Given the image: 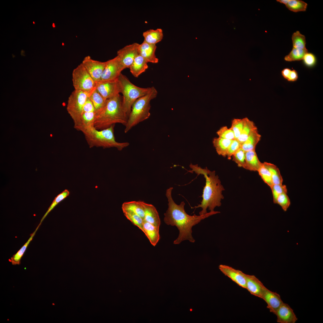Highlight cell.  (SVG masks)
Segmentation results:
<instances>
[{
	"mask_svg": "<svg viewBox=\"0 0 323 323\" xmlns=\"http://www.w3.org/2000/svg\"><path fill=\"white\" fill-rule=\"evenodd\" d=\"M263 164L270 173L273 185L283 184V180L279 168L270 163L264 162Z\"/></svg>",
	"mask_w": 323,
	"mask_h": 323,
	"instance_id": "obj_27",
	"label": "cell"
},
{
	"mask_svg": "<svg viewBox=\"0 0 323 323\" xmlns=\"http://www.w3.org/2000/svg\"><path fill=\"white\" fill-rule=\"evenodd\" d=\"M231 158L238 167L246 170L245 152L243 149L240 148L232 156Z\"/></svg>",
	"mask_w": 323,
	"mask_h": 323,
	"instance_id": "obj_37",
	"label": "cell"
},
{
	"mask_svg": "<svg viewBox=\"0 0 323 323\" xmlns=\"http://www.w3.org/2000/svg\"><path fill=\"white\" fill-rule=\"evenodd\" d=\"M144 41L149 44L156 45L161 41L163 37L162 30L160 28L156 30L149 29L143 33Z\"/></svg>",
	"mask_w": 323,
	"mask_h": 323,
	"instance_id": "obj_23",
	"label": "cell"
},
{
	"mask_svg": "<svg viewBox=\"0 0 323 323\" xmlns=\"http://www.w3.org/2000/svg\"><path fill=\"white\" fill-rule=\"evenodd\" d=\"M220 271L225 275L241 287L246 288L245 273L229 266L220 264L219 266Z\"/></svg>",
	"mask_w": 323,
	"mask_h": 323,
	"instance_id": "obj_13",
	"label": "cell"
},
{
	"mask_svg": "<svg viewBox=\"0 0 323 323\" xmlns=\"http://www.w3.org/2000/svg\"><path fill=\"white\" fill-rule=\"evenodd\" d=\"M123 212L125 216L128 220L144 232L143 226L144 219L141 217L131 212L126 211Z\"/></svg>",
	"mask_w": 323,
	"mask_h": 323,
	"instance_id": "obj_35",
	"label": "cell"
},
{
	"mask_svg": "<svg viewBox=\"0 0 323 323\" xmlns=\"http://www.w3.org/2000/svg\"><path fill=\"white\" fill-rule=\"evenodd\" d=\"M307 48L298 49L292 48L290 53L285 56L284 60L288 62L299 61L302 60L306 53L308 52Z\"/></svg>",
	"mask_w": 323,
	"mask_h": 323,
	"instance_id": "obj_31",
	"label": "cell"
},
{
	"mask_svg": "<svg viewBox=\"0 0 323 323\" xmlns=\"http://www.w3.org/2000/svg\"><path fill=\"white\" fill-rule=\"evenodd\" d=\"M257 128L254 123L247 118H245V123L243 129L237 140L241 144L246 140L248 137L254 129Z\"/></svg>",
	"mask_w": 323,
	"mask_h": 323,
	"instance_id": "obj_28",
	"label": "cell"
},
{
	"mask_svg": "<svg viewBox=\"0 0 323 323\" xmlns=\"http://www.w3.org/2000/svg\"><path fill=\"white\" fill-rule=\"evenodd\" d=\"M245 118L242 119L234 118L231 121L230 127L234 132L235 137L237 139L240 135L245 123Z\"/></svg>",
	"mask_w": 323,
	"mask_h": 323,
	"instance_id": "obj_36",
	"label": "cell"
},
{
	"mask_svg": "<svg viewBox=\"0 0 323 323\" xmlns=\"http://www.w3.org/2000/svg\"><path fill=\"white\" fill-rule=\"evenodd\" d=\"M232 140L219 137L214 138L213 140V144L217 154L223 157H226Z\"/></svg>",
	"mask_w": 323,
	"mask_h": 323,
	"instance_id": "obj_25",
	"label": "cell"
},
{
	"mask_svg": "<svg viewBox=\"0 0 323 323\" xmlns=\"http://www.w3.org/2000/svg\"><path fill=\"white\" fill-rule=\"evenodd\" d=\"M261 298L266 303L267 308L269 310L270 312L275 314L284 303L278 294L266 288L265 289Z\"/></svg>",
	"mask_w": 323,
	"mask_h": 323,
	"instance_id": "obj_14",
	"label": "cell"
},
{
	"mask_svg": "<svg viewBox=\"0 0 323 323\" xmlns=\"http://www.w3.org/2000/svg\"><path fill=\"white\" fill-rule=\"evenodd\" d=\"M72 81L74 89L90 94L96 89V82L82 63L73 70Z\"/></svg>",
	"mask_w": 323,
	"mask_h": 323,
	"instance_id": "obj_7",
	"label": "cell"
},
{
	"mask_svg": "<svg viewBox=\"0 0 323 323\" xmlns=\"http://www.w3.org/2000/svg\"><path fill=\"white\" fill-rule=\"evenodd\" d=\"M275 315L279 323H295L298 318L293 310L287 304L283 303L277 310Z\"/></svg>",
	"mask_w": 323,
	"mask_h": 323,
	"instance_id": "obj_16",
	"label": "cell"
},
{
	"mask_svg": "<svg viewBox=\"0 0 323 323\" xmlns=\"http://www.w3.org/2000/svg\"><path fill=\"white\" fill-rule=\"evenodd\" d=\"M261 138V135L258 132V128L254 129L246 141L241 144V148L245 152L255 150Z\"/></svg>",
	"mask_w": 323,
	"mask_h": 323,
	"instance_id": "obj_24",
	"label": "cell"
},
{
	"mask_svg": "<svg viewBox=\"0 0 323 323\" xmlns=\"http://www.w3.org/2000/svg\"><path fill=\"white\" fill-rule=\"evenodd\" d=\"M273 196V202L276 204L278 197L281 194L284 193H287V189L286 185L281 184H273L270 188Z\"/></svg>",
	"mask_w": 323,
	"mask_h": 323,
	"instance_id": "obj_39",
	"label": "cell"
},
{
	"mask_svg": "<svg viewBox=\"0 0 323 323\" xmlns=\"http://www.w3.org/2000/svg\"><path fill=\"white\" fill-rule=\"evenodd\" d=\"M291 70L289 68H286L284 69L281 72L283 77L287 80L289 78Z\"/></svg>",
	"mask_w": 323,
	"mask_h": 323,
	"instance_id": "obj_46",
	"label": "cell"
},
{
	"mask_svg": "<svg viewBox=\"0 0 323 323\" xmlns=\"http://www.w3.org/2000/svg\"><path fill=\"white\" fill-rule=\"evenodd\" d=\"M124 69L119 57L117 56L113 58L106 61V66L99 82L117 80Z\"/></svg>",
	"mask_w": 323,
	"mask_h": 323,
	"instance_id": "obj_9",
	"label": "cell"
},
{
	"mask_svg": "<svg viewBox=\"0 0 323 323\" xmlns=\"http://www.w3.org/2000/svg\"><path fill=\"white\" fill-rule=\"evenodd\" d=\"M86 70L97 83L100 81L106 64V61L101 62L93 59L87 56L81 63Z\"/></svg>",
	"mask_w": 323,
	"mask_h": 323,
	"instance_id": "obj_11",
	"label": "cell"
},
{
	"mask_svg": "<svg viewBox=\"0 0 323 323\" xmlns=\"http://www.w3.org/2000/svg\"><path fill=\"white\" fill-rule=\"evenodd\" d=\"M241 144L237 139H235L232 140L227 153L226 156L228 159H231L232 156L241 148Z\"/></svg>",
	"mask_w": 323,
	"mask_h": 323,
	"instance_id": "obj_42",
	"label": "cell"
},
{
	"mask_svg": "<svg viewBox=\"0 0 323 323\" xmlns=\"http://www.w3.org/2000/svg\"><path fill=\"white\" fill-rule=\"evenodd\" d=\"M140 201L144 210V220L152 224L159 229L161 221L158 213L156 208L151 204L147 203L143 201Z\"/></svg>",
	"mask_w": 323,
	"mask_h": 323,
	"instance_id": "obj_18",
	"label": "cell"
},
{
	"mask_svg": "<svg viewBox=\"0 0 323 323\" xmlns=\"http://www.w3.org/2000/svg\"><path fill=\"white\" fill-rule=\"evenodd\" d=\"M118 79L121 85V93L123 95V107L128 117L134 102L138 98L148 93L151 87H138L131 83L126 76L122 73L120 75Z\"/></svg>",
	"mask_w": 323,
	"mask_h": 323,
	"instance_id": "obj_6",
	"label": "cell"
},
{
	"mask_svg": "<svg viewBox=\"0 0 323 323\" xmlns=\"http://www.w3.org/2000/svg\"><path fill=\"white\" fill-rule=\"evenodd\" d=\"M94 106L95 113L100 110L104 106L107 99L104 98L95 89L89 96Z\"/></svg>",
	"mask_w": 323,
	"mask_h": 323,
	"instance_id": "obj_30",
	"label": "cell"
},
{
	"mask_svg": "<svg viewBox=\"0 0 323 323\" xmlns=\"http://www.w3.org/2000/svg\"><path fill=\"white\" fill-rule=\"evenodd\" d=\"M144 233L147 237L151 244L156 246L160 238L159 229L152 224L144 220L143 223Z\"/></svg>",
	"mask_w": 323,
	"mask_h": 323,
	"instance_id": "obj_21",
	"label": "cell"
},
{
	"mask_svg": "<svg viewBox=\"0 0 323 323\" xmlns=\"http://www.w3.org/2000/svg\"><path fill=\"white\" fill-rule=\"evenodd\" d=\"M276 204L279 205L284 211H287L291 205L290 200L287 193L281 194L277 198Z\"/></svg>",
	"mask_w": 323,
	"mask_h": 323,
	"instance_id": "obj_40",
	"label": "cell"
},
{
	"mask_svg": "<svg viewBox=\"0 0 323 323\" xmlns=\"http://www.w3.org/2000/svg\"><path fill=\"white\" fill-rule=\"evenodd\" d=\"M216 133L220 138L232 140L235 139L232 130L226 126L221 127Z\"/></svg>",
	"mask_w": 323,
	"mask_h": 323,
	"instance_id": "obj_41",
	"label": "cell"
},
{
	"mask_svg": "<svg viewBox=\"0 0 323 323\" xmlns=\"http://www.w3.org/2000/svg\"><path fill=\"white\" fill-rule=\"evenodd\" d=\"M90 94L74 89L68 98L67 109L74 123L82 115L84 105Z\"/></svg>",
	"mask_w": 323,
	"mask_h": 323,
	"instance_id": "obj_8",
	"label": "cell"
},
{
	"mask_svg": "<svg viewBox=\"0 0 323 323\" xmlns=\"http://www.w3.org/2000/svg\"><path fill=\"white\" fill-rule=\"evenodd\" d=\"M276 1L281 3L284 4L285 5L287 3L289 0H277Z\"/></svg>",
	"mask_w": 323,
	"mask_h": 323,
	"instance_id": "obj_47",
	"label": "cell"
},
{
	"mask_svg": "<svg viewBox=\"0 0 323 323\" xmlns=\"http://www.w3.org/2000/svg\"><path fill=\"white\" fill-rule=\"evenodd\" d=\"M258 172L263 181L271 188L273 185L271 175L268 169L263 165V163Z\"/></svg>",
	"mask_w": 323,
	"mask_h": 323,
	"instance_id": "obj_38",
	"label": "cell"
},
{
	"mask_svg": "<svg viewBox=\"0 0 323 323\" xmlns=\"http://www.w3.org/2000/svg\"><path fill=\"white\" fill-rule=\"evenodd\" d=\"M95 112H83L79 119L74 123V128L83 133L94 127Z\"/></svg>",
	"mask_w": 323,
	"mask_h": 323,
	"instance_id": "obj_17",
	"label": "cell"
},
{
	"mask_svg": "<svg viewBox=\"0 0 323 323\" xmlns=\"http://www.w3.org/2000/svg\"><path fill=\"white\" fill-rule=\"evenodd\" d=\"M157 94L156 88L152 87L148 93L138 98L134 102L125 126V133L127 132L133 127L149 118L150 101L156 97Z\"/></svg>",
	"mask_w": 323,
	"mask_h": 323,
	"instance_id": "obj_5",
	"label": "cell"
},
{
	"mask_svg": "<svg viewBox=\"0 0 323 323\" xmlns=\"http://www.w3.org/2000/svg\"><path fill=\"white\" fill-rule=\"evenodd\" d=\"M123 212H132L140 216L143 219L144 216V208L140 201H132L124 203L122 206Z\"/></svg>",
	"mask_w": 323,
	"mask_h": 323,
	"instance_id": "obj_26",
	"label": "cell"
},
{
	"mask_svg": "<svg viewBox=\"0 0 323 323\" xmlns=\"http://www.w3.org/2000/svg\"><path fill=\"white\" fill-rule=\"evenodd\" d=\"M95 112L93 104L89 96L87 99L83 108V113Z\"/></svg>",
	"mask_w": 323,
	"mask_h": 323,
	"instance_id": "obj_44",
	"label": "cell"
},
{
	"mask_svg": "<svg viewBox=\"0 0 323 323\" xmlns=\"http://www.w3.org/2000/svg\"><path fill=\"white\" fill-rule=\"evenodd\" d=\"M41 224V223H39L36 230L34 232L31 234L29 239L25 244L16 253L13 255V256L9 259V261L13 265H19L20 264V260L26 251L29 243L33 238L36 231L37 230Z\"/></svg>",
	"mask_w": 323,
	"mask_h": 323,
	"instance_id": "obj_29",
	"label": "cell"
},
{
	"mask_svg": "<svg viewBox=\"0 0 323 323\" xmlns=\"http://www.w3.org/2000/svg\"><path fill=\"white\" fill-rule=\"evenodd\" d=\"M156 48V45L149 44L143 41L139 45V54L148 63H157L159 59L156 57L155 54Z\"/></svg>",
	"mask_w": 323,
	"mask_h": 323,
	"instance_id": "obj_19",
	"label": "cell"
},
{
	"mask_svg": "<svg viewBox=\"0 0 323 323\" xmlns=\"http://www.w3.org/2000/svg\"><path fill=\"white\" fill-rule=\"evenodd\" d=\"M293 48L298 49H304L306 48L305 36L299 31L294 33L292 36Z\"/></svg>",
	"mask_w": 323,
	"mask_h": 323,
	"instance_id": "obj_33",
	"label": "cell"
},
{
	"mask_svg": "<svg viewBox=\"0 0 323 323\" xmlns=\"http://www.w3.org/2000/svg\"><path fill=\"white\" fill-rule=\"evenodd\" d=\"M298 77L297 71L295 70H291L287 80L292 82L295 81L297 80Z\"/></svg>",
	"mask_w": 323,
	"mask_h": 323,
	"instance_id": "obj_45",
	"label": "cell"
},
{
	"mask_svg": "<svg viewBox=\"0 0 323 323\" xmlns=\"http://www.w3.org/2000/svg\"><path fill=\"white\" fill-rule=\"evenodd\" d=\"M115 126L113 125L101 130H97L94 127L83 133L89 147L115 148L121 151L128 146L129 144L128 142H120L116 140L114 133Z\"/></svg>",
	"mask_w": 323,
	"mask_h": 323,
	"instance_id": "obj_4",
	"label": "cell"
},
{
	"mask_svg": "<svg viewBox=\"0 0 323 323\" xmlns=\"http://www.w3.org/2000/svg\"><path fill=\"white\" fill-rule=\"evenodd\" d=\"M148 62L139 54L135 57L129 67L130 71L135 77H138L148 68Z\"/></svg>",
	"mask_w": 323,
	"mask_h": 323,
	"instance_id": "obj_20",
	"label": "cell"
},
{
	"mask_svg": "<svg viewBox=\"0 0 323 323\" xmlns=\"http://www.w3.org/2000/svg\"><path fill=\"white\" fill-rule=\"evenodd\" d=\"M196 173L198 175L204 176L205 184L203 189L200 204L192 208H201L202 210L199 212V215H202L208 213V208L210 211L213 212L214 211L215 208L221 205V200L224 199L222 191L225 189L215 171H210L207 167L203 169L199 167L196 169Z\"/></svg>",
	"mask_w": 323,
	"mask_h": 323,
	"instance_id": "obj_2",
	"label": "cell"
},
{
	"mask_svg": "<svg viewBox=\"0 0 323 323\" xmlns=\"http://www.w3.org/2000/svg\"><path fill=\"white\" fill-rule=\"evenodd\" d=\"M33 23L34 24H35V22H33Z\"/></svg>",
	"mask_w": 323,
	"mask_h": 323,
	"instance_id": "obj_48",
	"label": "cell"
},
{
	"mask_svg": "<svg viewBox=\"0 0 323 323\" xmlns=\"http://www.w3.org/2000/svg\"><path fill=\"white\" fill-rule=\"evenodd\" d=\"M128 116L122 106V100L120 94L107 99L105 104L99 111L96 113L94 127L101 130L121 124L125 126Z\"/></svg>",
	"mask_w": 323,
	"mask_h": 323,
	"instance_id": "obj_3",
	"label": "cell"
},
{
	"mask_svg": "<svg viewBox=\"0 0 323 323\" xmlns=\"http://www.w3.org/2000/svg\"><path fill=\"white\" fill-rule=\"evenodd\" d=\"M245 276L246 281V289L252 295L261 298L266 287L255 275L245 274Z\"/></svg>",
	"mask_w": 323,
	"mask_h": 323,
	"instance_id": "obj_15",
	"label": "cell"
},
{
	"mask_svg": "<svg viewBox=\"0 0 323 323\" xmlns=\"http://www.w3.org/2000/svg\"><path fill=\"white\" fill-rule=\"evenodd\" d=\"M96 89L105 99H108L121 93V87L118 78L114 80L96 83Z\"/></svg>",
	"mask_w": 323,
	"mask_h": 323,
	"instance_id": "obj_12",
	"label": "cell"
},
{
	"mask_svg": "<svg viewBox=\"0 0 323 323\" xmlns=\"http://www.w3.org/2000/svg\"><path fill=\"white\" fill-rule=\"evenodd\" d=\"M302 60L305 65L308 67L314 66L316 62L315 55L312 53L308 52L304 55Z\"/></svg>",
	"mask_w": 323,
	"mask_h": 323,
	"instance_id": "obj_43",
	"label": "cell"
},
{
	"mask_svg": "<svg viewBox=\"0 0 323 323\" xmlns=\"http://www.w3.org/2000/svg\"><path fill=\"white\" fill-rule=\"evenodd\" d=\"M245 156L246 170L258 171L263 163L258 159L255 150L245 152Z\"/></svg>",
	"mask_w": 323,
	"mask_h": 323,
	"instance_id": "obj_22",
	"label": "cell"
},
{
	"mask_svg": "<svg viewBox=\"0 0 323 323\" xmlns=\"http://www.w3.org/2000/svg\"><path fill=\"white\" fill-rule=\"evenodd\" d=\"M290 10L295 12L305 11L307 6V4L303 1L299 0H289L285 5Z\"/></svg>",
	"mask_w": 323,
	"mask_h": 323,
	"instance_id": "obj_32",
	"label": "cell"
},
{
	"mask_svg": "<svg viewBox=\"0 0 323 323\" xmlns=\"http://www.w3.org/2000/svg\"><path fill=\"white\" fill-rule=\"evenodd\" d=\"M70 194L69 191L65 189L62 192L57 195L54 198L52 203L49 207L48 210L42 218L40 223H41L43 220L49 212L61 201L68 196Z\"/></svg>",
	"mask_w": 323,
	"mask_h": 323,
	"instance_id": "obj_34",
	"label": "cell"
},
{
	"mask_svg": "<svg viewBox=\"0 0 323 323\" xmlns=\"http://www.w3.org/2000/svg\"><path fill=\"white\" fill-rule=\"evenodd\" d=\"M173 189V188L170 187L166 191V196L168 200V208L164 214V221L167 225L176 226L179 231L178 236L174 241V244H179L185 240H188L190 242L194 243L195 240L192 235V227L202 220L220 212L214 211H209L204 215H189L185 211V203L184 201L182 202L178 205L173 201L172 196Z\"/></svg>",
	"mask_w": 323,
	"mask_h": 323,
	"instance_id": "obj_1",
	"label": "cell"
},
{
	"mask_svg": "<svg viewBox=\"0 0 323 323\" xmlns=\"http://www.w3.org/2000/svg\"><path fill=\"white\" fill-rule=\"evenodd\" d=\"M140 44L135 42L127 45L117 51L118 56L124 69L129 68L135 57L139 54Z\"/></svg>",
	"mask_w": 323,
	"mask_h": 323,
	"instance_id": "obj_10",
	"label": "cell"
}]
</instances>
